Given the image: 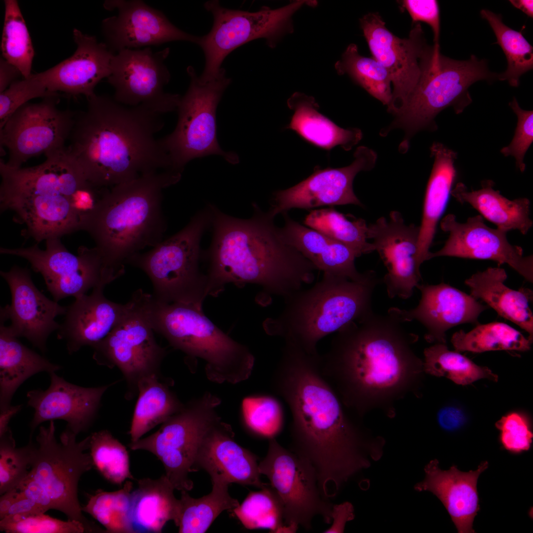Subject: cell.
Returning <instances> with one entry per match:
<instances>
[{"label":"cell","mask_w":533,"mask_h":533,"mask_svg":"<svg viewBox=\"0 0 533 533\" xmlns=\"http://www.w3.org/2000/svg\"><path fill=\"white\" fill-rule=\"evenodd\" d=\"M360 24L372 57L390 76L393 89L387 109L395 115L432 64L436 50L428 45L420 23H414L408 37L404 38L387 29L378 13L365 15Z\"/></svg>","instance_id":"e0dca14e"},{"label":"cell","mask_w":533,"mask_h":533,"mask_svg":"<svg viewBox=\"0 0 533 533\" xmlns=\"http://www.w3.org/2000/svg\"><path fill=\"white\" fill-rule=\"evenodd\" d=\"M104 6L118 12L102 23L105 43L114 53L173 41L197 44L199 40V37L179 29L161 11L142 0H106Z\"/></svg>","instance_id":"cb8c5ba5"},{"label":"cell","mask_w":533,"mask_h":533,"mask_svg":"<svg viewBox=\"0 0 533 533\" xmlns=\"http://www.w3.org/2000/svg\"><path fill=\"white\" fill-rule=\"evenodd\" d=\"M288 106L294 114L287 128L316 146L330 150L340 146L349 151L362 138L361 130L341 128L319 113L312 97L295 93L288 99Z\"/></svg>","instance_id":"74e56055"},{"label":"cell","mask_w":533,"mask_h":533,"mask_svg":"<svg viewBox=\"0 0 533 533\" xmlns=\"http://www.w3.org/2000/svg\"><path fill=\"white\" fill-rule=\"evenodd\" d=\"M232 511L248 529H266L274 533H290L284 524L283 503L270 484L259 491L250 492Z\"/></svg>","instance_id":"c3c4849f"},{"label":"cell","mask_w":533,"mask_h":533,"mask_svg":"<svg viewBox=\"0 0 533 533\" xmlns=\"http://www.w3.org/2000/svg\"><path fill=\"white\" fill-rule=\"evenodd\" d=\"M493 29L496 42L504 53L507 62L506 70L499 74L498 80H506L509 85L517 87L520 77L533 68V47L522 35L503 23L500 15L487 9L480 11Z\"/></svg>","instance_id":"7bdbcfd3"},{"label":"cell","mask_w":533,"mask_h":533,"mask_svg":"<svg viewBox=\"0 0 533 533\" xmlns=\"http://www.w3.org/2000/svg\"><path fill=\"white\" fill-rule=\"evenodd\" d=\"M0 318L1 411L11 405L14 393L28 379L40 372H55L61 367L22 344L9 332L6 320Z\"/></svg>","instance_id":"d590c367"},{"label":"cell","mask_w":533,"mask_h":533,"mask_svg":"<svg viewBox=\"0 0 533 533\" xmlns=\"http://www.w3.org/2000/svg\"><path fill=\"white\" fill-rule=\"evenodd\" d=\"M45 513H23L8 515L0 521V530L7 533H87L80 522L64 521Z\"/></svg>","instance_id":"f5cc1de1"},{"label":"cell","mask_w":533,"mask_h":533,"mask_svg":"<svg viewBox=\"0 0 533 533\" xmlns=\"http://www.w3.org/2000/svg\"><path fill=\"white\" fill-rule=\"evenodd\" d=\"M401 3L409 13L414 23L423 22L431 28L434 36V46L440 48V10L435 0H404Z\"/></svg>","instance_id":"6f0895ef"},{"label":"cell","mask_w":533,"mask_h":533,"mask_svg":"<svg viewBox=\"0 0 533 533\" xmlns=\"http://www.w3.org/2000/svg\"><path fill=\"white\" fill-rule=\"evenodd\" d=\"M1 41L2 58L15 66L24 78L31 74L35 52L25 21L15 0H4Z\"/></svg>","instance_id":"7dc6e473"},{"label":"cell","mask_w":533,"mask_h":533,"mask_svg":"<svg viewBox=\"0 0 533 533\" xmlns=\"http://www.w3.org/2000/svg\"><path fill=\"white\" fill-rule=\"evenodd\" d=\"M510 2L519 9L529 17H533V1L532 0H511Z\"/></svg>","instance_id":"e7e4bbea"},{"label":"cell","mask_w":533,"mask_h":533,"mask_svg":"<svg viewBox=\"0 0 533 533\" xmlns=\"http://www.w3.org/2000/svg\"><path fill=\"white\" fill-rule=\"evenodd\" d=\"M20 71L3 58L0 60V92L6 90L20 76Z\"/></svg>","instance_id":"94428289"},{"label":"cell","mask_w":533,"mask_h":533,"mask_svg":"<svg viewBox=\"0 0 533 533\" xmlns=\"http://www.w3.org/2000/svg\"><path fill=\"white\" fill-rule=\"evenodd\" d=\"M73 38L77 47L71 57L29 76L49 93L62 92L70 95H83L87 99L95 94L97 84L110 76L115 53L105 43L77 29L73 31Z\"/></svg>","instance_id":"4316f807"},{"label":"cell","mask_w":533,"mask_h":533,"mask_svg":"<svg viewBox=\"0 0 533 533\" xmlns=\"http://www.w3.org/2000/svg\"><path fill=\"white\" fill-rule=\"evenodd\" d=\"M354 157V161L348 166L316 168L312 174L296 185L275 192L269 213L275 217L292 209L347 204L362 206L353 191V182L359 172L374 167L377 155L373 150L360 146L357 148Z\"/></svg>","instance_id":"44dd1931"},{"label":"cell","mask_w":533,"mask_h":533,"mask_svg":"<svg viewBox=\"0 0 533 533\" xmlns=\"http://www.w3.org/2000/svg\"><path fill=\"white\" fill-rule=\"evenodd\" d=\"M284 225L280 228L284 240L310 261L317 269L336 276L359 280L366 272L360 273L354 261L358 255L352 249L328 236L292 219L283 213Z\"/></svg>","instance_id":"1f68e13d"},{"label":"cell","mask_w":533,"mask_h":533,"mask_svg":"<svg viewBox=\"0 0 533 533\" xmlns=\"http://www.w3.org/2000/svg\"><path fill=\"white\" fill-rule=\"evenodd\" d=\"M231 426L222 420L207 434L198 450L194 468L205 470L212 481L235 483L262 489L257 458L234 439Z\"/></svg>","instance_id":"f546056e"},{"label":"cell","mask_w":533,"mask_h":533,"mask_svg":"<svg viewBox=\"0 0 533 533\" xmlns=\"http://www.w3.org/2000/svg\"><path fill=\"white\" fill-rule=\"evenodd\" d=\"M507 277L505 269L491 267L478 271L466 279L464 283L470 295L484 302L501 317L517 325L533 338V314L529 306L532 291L527 288L515 290L505 284Z\"/></svg>","instance_id":"836d02e7"},{"label":"cell","mask_w":533,"mask_h":533,"mask_svg":"<svg viewBox=\"0 0 533 533\" xmlns=\"http://www.w3.org/2000/svg\"><path fill=\"white\" fill-rule=\"evenodd\" d=\"M379 282L372 270L359 280L324 273L312 287L285 299L282 312L266 319L263 328L269 336L290 339L306 352L318 353L320 340L372 310V294Z\"/></svg>","instance_id":"52a82bcc"},{"label":"cell","mask_w":533,"mask_h":533,"mask_svg":"<svg viewBox=\"0 0 533 533\" xmlns=\"http://www.w3.org/2000/svg\"><path fill=\"white\" fill-rule=\"evenodd\" d=\"M105 287L93 289L76 298L67 307L65 318L57 330V337L66 343L69 354L82 347L94 345L105 338L125 315L130 306L113 302L104 295Z\"/></svg>","instance_id":"4dcf8cb0"},{"label":"cell","mask_w":533,"mask_h":533,"mask_svg":"<svg viewBox=\"0 0 533 533\" xmlns=\"http://www.w3.org/2000/svg\"><path fill=\"white\" fill-rule=\"evenodd\" d=\"M181 174L162 171L108 188L85 219L82 230L92 238L116 279L124 273L131 257L163 240L166 223L162 190L178 183Z\"/></svg>","instance_id":"8992f818"},{"label":"cell","mask_w":533,"mask_h":533,"mask_svg":"<svg viewBox=\"0 0 533 533\" xmlns=\"http://www.w3.org/2000/svg\"><path fill=\"white\" fill-rule=\"evenodd\" d=\"M212 482V491L200 498L192 497L187 491H181L179 533H205L223 511L232 510L239 505L238 500L229 495L228 484Z\"/></svg>","instance_id":"ab89813d"},{"label":"cell","mask_w":533,"mask_h":533,"mask_svg":"<svg viewBox=\"0 0 533 533\" xmlns=\"http://www.w3.org/2000/svg\"><path fill=\"white\" fill-rule=\"evenodd\" d=\"M11 294V304L0 308V316L9 320L7 326L14 336L26 338L42 352L46 350L49 336L58 330L60 324L56 317L65 314L67 307L45 297L36 287L26 268L13 266L8 271H0Z\"/></svg>","instance_id":"d4e9b609"},{"label":"cell","mask_w":533,"mask_h":533,"mask_svg":"<svg viewBox=\"0 0 533 533\" xmlns=\"http://www.w3.org/2000/svg\"><path fill=\"white\" fill-rule=\"evenodd\" d=\"M439 426L447 432H455L463 427L466 422L464 413L459 408L453 406L442 408L437 415Z\"/></svg>","instance_id":"680465c9"},{"label":"cell","mask_w":533,"mask_h":533,"mask_svg":"<svg viewBox=\"0 0 533 533\" xmlns=\"http://www.w3.org/2000/svg\"><path fill=\"white\" fill-rule=\"evenodd\" d=\"M170 49L153 52L150 47L125 49L114 54L108 82L114 99L129 107L142 106L162 114L177 110L181 97L165 92L170 73L165 61Z\"/></svg>","instance_id":"ffe728a7"},{"label":"cell","mask_w":533,"mask_h":533,"mask_svg":"<svg viewBox=\"0 0 533 533\" xmlns=\"http://www.w3.org/2000/svg\"><path fill=\"white\" fill-rule=\"evenodd\" d=\"M49 374L47 389L32 390L27 394L28 405L34 410L31 433L40 423L55 419L67 421L66 428L76 435L87 430L96 418L104 394L117 382L85 387L68 382L55 372Z\"/></svg>","instance_id":"83f0119b"},{"label":"cell","mask_w":533,"mask_h":533,"mask_svg":"<svg viewBox=\"0 0 533 533\" xmlns=\"http://www.w3.org/2000/svg\"><path fill=\"white\" fill-rule=\"evenodd\" d=\"M221 404L219 397L205 392L184 404L156 432L131 442L128 446L154 455L162 462L175 489L190 491L193 484L189 473L195 471L196 457L206 435L222 420L217 411Z\"/></svg>","instance_id":"7c38bea8"},{"label":"cell","mask_w":533,"mask_h":533,"mask_svg":"<svg viewBox=\"0 0 533 533\" xmlns=\"http://www.w3.org/2000/svg\"><path fill=\"white\" fill-rule=\"evenodd\" d=\"M498 74L489 70L485 60L474 55L467 60L436 55L395 118L381 134L386 135L395 128L403 129L405 135L399 149L406 152L417 132L437 129L435 118L442 110L452 107L457 114L463 112L472 101L468 89L473 83L497 80Z\"/></svg>","instance_id":"30bf717a"},{"label":"cell","mask_w":533,"mask_h":533,"mask_svg":"<svg viewBox=\"0 0 533 533\" xmlns=\"http://www.w3.org/2000/svg\"><path fill=\"white\" fill-rule=\"evenodd\" d=\"M133 489L132 482L127 480L119 490H98L89 496L82 511L102 525L107 533H136L132 518Z\"/></svg>","instance_id":"f6af8a7d"},{"label":"cell","mask_w":533,"mask_h":533,"mask_svg":"<svg viewBox=\"0 0 533 533\" xmlns=\"http://www.w3.org/2000/svg\"><path fill=\"white\" fill-rule=\"evenodd\" d=\"M533 341L503 322L477 325L469 332L460 330L454 333L451 342L458 352L480 353L495 350L526 351Z\"/></svg>","instance_id":"60d3db41"},{"label":"cell","mask_w":533,"mask_h":533,"mask_svg":"<svg viewBox=\"0 0 533 533\" xmlns=\"http://www.w3.org/2000/svg\"><path fill=\"white\" fill-rule=\"evenodd\" d=\"M187 71L190 81L177 109V124L171 134L160 139L170 169L182 173L192 159L211 154L221 155L231 164L238 163L237 154L223 151L217 137L216 110L231 79L225 70L219 77L202 82L192 66Z\"/></svg>","instance_id":"4fadbf2b"},{"label":"cell","mask_w":533,"mask_h":533,"mask_svg":"<svg viewBox=\"0 0 533 533\" xmlns=\"http://www.w3.org/2000/svg\"><path fill=\"white\" fill-rule=\"evenodd\" d=\"M211 206L212 239L202 255L208 264V296L217 297L228 284H252L285 300L313 282L317 269L284 240L268 211L253 203L252 217L242 219Z\"/></svg>","instance_id":"3957f363"},{"label":"cell","mask_w":533,"mask_h":533,"mask_svg":"<svg viewBox=\"0 0 533 533\" xmlns=\"http://www.w3.org/2000/svg\"><path fill=\"white\" fill-rule=\"evenodd\" d=\"M402 323L371 310L338 330L320 355L322 374L359 417L373 409L392 417L396 401L418 388L424 372L412 348L419 336Z\"/></svg>","instance_id":"7a4b0ae2"},{"label":"cell","mask_w":533,"mask_h":533,"mask_svg":"<svg viewBox=\"0 0 533 533\" xmlns=\"http://www.w3.org/2000/svg\"><path fill=\"white\" fill-rule=\"evenodd\" d=\"M354 517L353 507L350 502H345L333 505L332 510V525L324 533H343L346 523L353 520Z\"/></svg>","instance_id":"91938a15"},{"label":"cell","mask_w":533,"mask_h":533,"mask_svg":"<svg viewBox=\"0 0 533 533\" xmlns=\"http://www.w3.org/2000/svg\"><path fill=\"white\" fill-rule=\"evenodd\" d=\"M500 432L499 440L502 447L513 454L529 451L533 434L529 422L523 415L511 413L502 417L495 424Z\"/></svg>","instance_id":"db71d44e"},{"label":"cell","mask_w":533,"mask_h":533,"mask_svg":"<svg viewBox=\"0 0 533 533\" xmlns=\"http://www.w3.org/2000/svg\"><path fill=\"white\" fill-rule=\"evenodd\" d=\"M242 418L254 434L268 440L278 435L284 423L282 404L275 397L256 395L245 397L241 405Z\"/></svg>","instance_id":"f907efd6"},{"label":"cell","mask_w":533,"mask_h":533,"mask_svg":"<svg viewBox=\"0 0 533 533\" xmlns=\"http://www.w3.org/2000/svg\"><path fill=\"white\" fill-rule=\"evenodd\" d=\"M174 490L165 474L156 479L137 480V488L132 493V518L136 533H161L169 521L178 526L180 500L175 497Z\"/></svg>","instance_id":"8d00e7d4"},{"label":"cell","mask_w":533,"mask_h":533,"mask_svg":"<svg viewBox=\"0 0 533 533\" xmlns=\"http://www.w3.org/2000/svg\"><path fill=\"white\" fill-rule=\"evenodd\" d=\"M488 466V462L484 461L475 470L463 472L456 465L446 470L441 469L439 461L434 459L424 466V478L414 489L435 495L447 510L458 533H474L473 521L480 509L478 479Z\"/></svg>","instance_id":"f1b7e54d"},{"label":"cell","mask_w":533,"mask_h":533,"mask_svg":"<svg viewBox=\"0 0 533 533\" xmlns=\"http://www.w3.org/2000/svg\"><path fill=\"white\" fill-rule=\"evenodd\" d=\"M419 231V226L406 224L396 211L390 212L389 220L382 217L368 226V239L373 240L375 251L387 269L382 281L390 298H410L421 279Z\"/></svg>","instance_id":"603a6c76"},{"label":"cell","mask_w":533,"mask_h":533,"mask_svg":"<svg viewBox=\"0 0 533 533\" xmlns=\"http://www.w3.org/2000/svg\"><path fill=\"white\" fill-rule=\"evenodd\" d=\"M272 388L291 413V450L314 468L323 495L333 497L352 476L382 453L384 441L371 438L353 419L322 374L320 354L284 340Z\"/></svg>","instance_id":"6da1fadb"},{"label":"cell","mask_w":533,"mask_h":533,"mask_svg":"<svg viewBox=\"0 0 533 533\" xmlns=\"http://www.w3.org/2000/svg\"><path fill=\"white\" fill-rule=\"evenodd\" d=\"M308 1L297 0L277 9L264 6L251 12L227 9L218 0L204 3L205 8L213 16L210 32L199 38L197 44L203 51L205 63L199 76L202 82L219 77L225 70L221 65L228 55L236 48L254 39L263 38L271 48L280 38L293 30V14Z\"/></svg>","instance_id":"5bb4252c"},{"label":"cell","mask_w":533,"mask_h":533,"mask_svg":"<svg viewBox=\"0 0 533 533\" xmlns=\"http://www.w3.org/2000/svg\"><path fill=\"white\" fill-rule=\"evenodd\" d=\"M491 180L481 182V188L469 190L462 183H457L451 193L461 204L467 203L483 218L493 223L496 228L507 232L517 230L525 235L533 226L530 218V201L526 197L510 200L494 188Z\"/></svg>","instance_id":"e575fe53"},{"label":"cell","mask_w":533,"mask_h":533,"mask_svg":"<svg viewBox=\"0 0 533 533\" xmlns=\"http://www.w3.org/2000/svg\"><path fill=\"white\" fill-rule=\"evenodd\" d=\"M54 96L29 77L16 80L0 94V128L22 106L32 99Z\"/></svg>","instance_id":"9f6ffc18"},{"label":"cell","mask_w":533,"mask_h":533,"mask_svg":"<svg viewBox=\"0 0 533 533\" xmlns=\"http://www.w3.org/2000/svg\"><path fill=\"white\" fill-rule=\"evenodd\" d=\"M441 229L449 234L443 247L429 255L437 257L489 260L507 264L524 279L533 282V257L525 256L522 247L508 241L507 232L488 226L480 215L469 217L464 223L449 214L440 222Z\"/></svg>","instance_id":"7402d4cb"},{"label":"cell","mask_w":533,"mask_h":533,"mask_svg":"<svg viewBox=\"0 0 533 533\" xmlns=\"http://www.w3.org/2000/svg\"><path fill=\"white\" fill-rule=\"evenodd\" d=\"M211 205L199 210L181 230L150 251L138 253L127 261L150 278L154 299L161 303H183L202 306L207 296L206 274L199 263L200 242L211 226Z\"/></svg>","instance_id":"8fae6325"},{"label":"cell","mask_w":533,"mask_h":533,"mask_svg":"<svg viewBox=\"0 0 533 533\" xmlns=\"http://www.w3.org/2000/svg\"><path fill=\"white\" fill-rule=\"evenodd\" d=\"M35 444L31 439L24 447L16 448L9 428L0 436V494L16 487L30 468Z\"/></svg>","instance_id":"816d5d0a"},{"label":"cell","mask_w":533,"mask_h":533,"mask_svg":"<svg viewBox=\"0 0 533 533\" xmlns=\"http://www.w3.org/2000/svg\"><path fill=\"white\" fill-rule=\"evenodd\" d=\"M339 75L347 74L370 95L389 106L392 99L391 79L386 69L373 57L361 55L357 46L349 44L335 64Z\"/></svg>","instance_id":"ee69618b"},{"label":"cell","mask_w":533,"mask_h":533,"mask_svg":"<svg viewBox=\"0 0 533 533\" xmlns=\"http://www.w3.org/2000/svg\"><path fill=\"white\" fill-rule=\"evenodd\" d=\"M21 405L12 406L1 410L0 414V436L9 428L8 426L11 419L22 409Z\"/></svg>","instance_id":"be15d7a7"},{"label":"cell","mask_w":533,"mask_h":533,"mask_svg":"<svg viewBox=\"0 0 533 533\" xmlns=\"http://www.w3.org/2000/svg\"><path fill=\"white\" fill-rule=\"evenodd\" d=\"M509 106L517 116V124L511 142L500 152L505 157H514L516 167L523 172L526 168L525 155L533 142V112L522 109L515 97Z\"/></svg>","instance_id":"11a10c76"},{"label":"cell","mask_w":533,"mask_h":533,"mask_svg":"<svg viewBox=\"0 0 533 533\" xmlns=\"http://www.w3.org/2000/svg\"><path fill=\"white\" fill-rule=\"evenodd\" d=\"M305 226L317 230L353 250L358 256L374 252L368 242V225L361 218L349 220L333 207L311 210L305 218Z\"/></svg>","instance_id":"b9f144b4"},{"label":"cell","mask_w":533,"mask_h":533,"mask_svg":"<svg viewBox=\"0 0 533 533\" xmlns=\"http://www.w3.org/2000/svg\"><path fill=\"white\" fill-rule=\"evenodd\" d=\"M76 113L67 149L86 180L112 188L143 175L171 171L160 140L161 114L94 94Z\"/></svg>","instance_id":"277c9868"},{"label":"cell","mask_w":533,"mask_h":533,"mask_svg":"<svg viewBox=\"0 0 533 533\" xmlns=\"http://www.w3.org/2000/svg\"><path fill=\"white\" fill-rule=\"evenodd\" d=\"M19 491L14 488L1 495L0 498V519L7 516L12 505L17 500Z\"/></svg>","instance_id":"6125c7cd"},{"label":"cell","mask_w":533,"mask_h":533,"mask_svg":"<svg viewBox=\"0 0 533 533\" xmlns=\"http://www.w3.org/2000/svg\"><path fill=\"white\" fill-rule=\"evenodd\" d=\"M45 156L26 168L0 161V212H13L14 221L25 226L22 234L38 243L81 230L102 194L66 150Z\"/></svg>","instance_id":"5b68a950"},{"label":"cell","mask_w":533,"mask_h":533,"mask_svg":"<svg viewBox=\"0 0 533 533\" xmlns=\"http://www.w3.org/2000/svg\"><path fill=\"white\" fill-rule=\"evenodd\" d=\"M89 449L93 466L111 483L120 485L126 479H134L126 447L109 431L92 433Z\"/></svg>","instance_id":"681fc988"},{"label":"cell","mask_w":533,"mask_h":533,"mask_svg":"<svg viewBox=\"0 0 533 533\" xmlns=\"http://www.w3.org/2000/svg\"><path fill=\"white\" fill-rule=\"evenodd\" d=\"M127 312L110 333L94 345L93 358L97 364L116 367L127 384V399L138 393L139 381L152 375H161L160 366L167 352L156 342L143 309L139 295L134 292Z\"/></svg>","instance_id":"2e32d148"},{"label":"cell","mask_w":533,"mask_h":533,"mask_svg":"<svg viewBox=\"0 0 533 533\" xmlns=\"http://www.w3.org/2000/svg\"><path fill=\"white\" fill-rule=\"evenodd\" d=\"M268 440V451L259 464V470L267 476L280 497L284 524L290 532L295 533L299 526L310 529L317 515L330 524L333 504L323 495L314 468L275 438Z\"/></svg>","instance_id":"9a60e30c"},{"label":"cell","mask_w":533,"mask_h":533,"mask_svg":"<svg viewBox=\"0 0 533 533\" xmlns=\"http://www.w3.org/2000/svg\"><path fill=\"white\" fill-rule=\"evenodd\" d=\"M434 163L427 183L419 227L418 258L421 265L429 260V250L437 226L448 204L457 177V152L434 142L430 148Z\"/></svg>","instance_id":"d6a6232c"},{"label":"cell","mask_w":533,"mask_h":533,"mask_svg":"<svg viewBox=\"0 0 533 533\" xmlns=\"http://www.w3.org/2000/svg\"><path fill=\"white\" fill-rule=\"evenodd\" d=\"M142 302L153 331L189 358L203 360L209 381L237 384L250 377L255 359L250 349L212 322L203 312L202 306L161 303L146 293Z\"/></svg>","instance_id":"ba28073f"},{"label":"cell","mask_w":533,"mask_h":533,"mask_svg":"<svg viewBox=\"0 0 533 533\" xmlns=\"http://www.w3.org/2000/svg\"><path fill=\"white\" fill-rule=\"evenodd\" d=\"M45 242L44 250L36 244L26 248L0 247V253L27 260L32 268L41 274L54 301L69 297L76 299L115 280L95 247L80 246L76 255L67 250L60 238Z\"/></svg>","instance_id":"ac0fdd59"},{"label":"cell","mask_w":533,"mask_h":533,"mask_svg":"<svg viewBox=\"0 0 533 533\" xmlns=\"http://www.w3.org/2000/svg\"><path fill=\"white\" fill-rule=\"evenodd\" d=\"M171 384L157 375L139 381L138 397L129 431L131 442L139 440L183 408L184 404L169 387Z\"/></svg>","instance_id":"f35d334b"},{"label":"cell","mask_w":533,"mask_h":533,"mask_svg":"<svg viewBox=\"0 0 533 533\" xmlns=\"http://www.w3.org/2000/svg\"><path fill=\"white\" fill-rule=\"evenodd\" d=\"M59 96L20 107L0 129V145L8 152L6 164L21 167L35 156L65 149L73 127L76 113L61 110Z\"/></svg>","instance_id":"d6986e66"},{"label":"cell","mask_w":533,"mask_h":533,"mask_svg":"<svg viewBox=\"0 0 533 533\" xmlns=\"http://www.w3.org/2000/svg\"><path fill=\"white\" fill-rule=\"evenodd\" d=\"M421 297L418 305L410 310L392 307L388 313L402 323L418 321L426 329L425 340L446 343V332L462 324L478 323L481 313L489 307L449 284H419Z\"/></svg>","instance_id":"484cf974"},{"label":"cell","mask_w":533,"mask_h":533,"mask_svg":"<svg viewBox=\"0 0 533 533\" xmlns=\"http://www.w3.org/2000/svg\"><path fill=\"white\" fill-rule=\"evenodd\" d=\"M55 433L54 420L39 427L30 469L16 487L18 499L30 500L35 512L57 510L68 520L83 524L87 533L101 532L83 515L77 495L80 478L94 466L90 453L84 452L89 448L90 435L77 442V435L66 428L58 442Z\"/></svg>","instance_id":"9c48e42d"},{"label":"cell","mask_w":533,"mask_h":533,"mask_svg":"<svg viewBox=\"0 0 533 533\" xmlns=\"http://www.w3.org/2000/svg\"><path fill=\"white\" fill-rule=\"evenodd\" d=\"M424 372L447 378L460 385L487 379L497 381V376L487 367L479 366L458 351L450 350L445 343H435L424 350Z\"/></svg>","instance_id":"bcb514c9"}]
</instances>
